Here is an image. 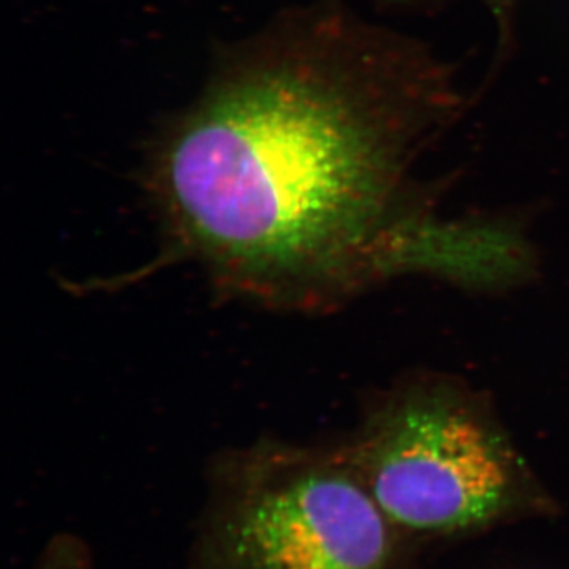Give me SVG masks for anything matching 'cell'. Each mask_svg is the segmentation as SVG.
I'll list each match as a JSON object with an SVG mask.
<instances>
[{
	"label": "cell",
	"instance_id": "1",
	"mask_svg": "<svg viewBox=\"0 0 569 569\" xmlns=\"http://www.w3.org/2000/svg\"><path fill=\"white\" fill-rule=\"evenodd\" d=\"M436 102L403 52L309 13L224 63L164 137L153 192L217 279L309 302L369 268L411 127Z\"/></svg>",
	"mask_w": 569,
	"mask_h": 569
},
{
	"label": "cell",
	"instance_id": "2",
	"mask_svg": "<svg viewBox=\"0 0 569 569\" xmlns=\"http://www.w3.org/2000/svg\"><path fill=\"white\" fill-rule=\"evenodd\" d=\"M387 516L343 456L260 443L230 459L203 569H385Z\"/></svg>",
	"mask_w": 569,
	"mask_h": 569
},
{
	"label": "cell",
	"instance_id": "3",
	"mask_svg": "<svg viewBox=\"0 0 569 569\" xmlns=\"http://www.w3.org/2000/svg\"><path fill=\"white\" fill-rule=\"evenodd\" d=\"M346 458L387 519L410 530L479 526L518 493V460L500 429L449 385L397 392Z\"/></svg>",
	"mask_w": 569,
	"mask_h": 569
},
{
	"label": "cell",
	"instance_id": "4",
	"mask_svg": "<svg viewBox=\"0 0 569 569\" xmlns=\"http://www.w3.org/2000/svg\"><path fill=\"white\" fill-rule=\"evenodd\" d=\"M490 2L493 3V6L497 7V9H505V7H507V3L509 2V0H490Z\"/></svg>",
	"mask_w": 569,
	"mask_h": 569
}]
</instances>
